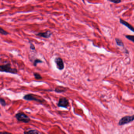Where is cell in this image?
I'll return each mask as SVG.
<instances>
[{
	"instance_id": "9a60e30c",
	"label": "cell",
	"mask_w": 134,
	"mask_h": 134,
	"mask_svg": "<svg viewBox=\"0 0 134 134\" xmlns=\"http://www.w3.org/2000/svg\"><path fill=\"white\" fill-rule=\"evenodd\" d=\"M0 33L3 35H7L9 34V33L8 32L4 30L1 27L0 28Z\"/></svg>"
},
{
	"instance_id": "7c38bea8",
	"label": "cell",
	"mask_w": 134,
	"mask_h": 134,
	"mask_svg": "<svg viewBox=\"0 0 134 134\" xmlns=\"http://www.w3.org/2000/svg\"><path fill=\"white\" fill-rule=\"evenodd\" d=\"M33 75L34 76L35 78L37 80H41L43 79L42 77L38 73H33Z\"/></svg>"
},
{
	"instance_id": "3957f363",
	"label": "cell",
	"mask_w": 134,
	"mask_h": 134,
	"mask_svg": "<svg viewBox=\"0 0 134 134\" xmlns=\"http://www.w3.org/2000/svg\"><path fill=\"white\" fill-rule=\"evenodd\" d=\"M15 117L18 121L25 123H28L30 121V119L28 116L23 113H18L16 114Z\"/></svg>"
},
{
	"instance_id": "8992f818",
	"label": "cell",
	"mask_w": 134,
	"mask_h": 134,
	"mask_svg": "<svg viewBox=\"0 0 134 134\" xmlns=\"http://www.w3.org/2000/svg\"><path fill=\"white\" fill-rule=\"evenodd\" d=\"M54 61L56 65V67L58 70L62 71L64 69V63L62 58L60 57L55 58Z\"/></svg>"
},
{
	"instance_id": "5bb4252c",
	"label": "cell",
	"mask_w": 134,
	"mask_h": 134,
	"mask_svg": "<svg viewBox=\"0 0 134 134\" xmlns=\"http://www.w3.org/2000/svg\"><path fill=\"white\" fill-rule=\"evenodd\" d=\"M125 36L126 38L129 40L134 43V35H126Z\"/></svg>"
},
{
	"instance_id": "ba28073f",
	"label": "cell",
	"mask_w": 134,
	"mask_h": 134,
	"mask_svg": "<svg viewBox=\"0 0 134 134\" xmlns=\"http://www.w3.org/2000/svg\"><path fill=\"white\" fill-rule=\"evenodd\" d=\"M119 22H120V23L121 24H122V25L125 26V27H127L128 28L129 30H131L132 31H133L134 32V27H133L131 25V24L129 23L128 22L126 21L123 20L122 19H120Z\"/></svg>"
},
{
	"instance_id": "7a4b0ae2",
	"label": "cell",
	"mask_w": 134,
	"mask_h": 134,
	"mask_svg": "<svg viewBox=\"0 0 134 134\" xmlns=\"http://www.w3.org/2000/svg\"><path fill=\"white\" fill-rule=\"evenodd\" d=\"M23 98L24 100L27 101H34L40 103H44L45 101V100L40 96L32 94H26L24 96Z\"/></svg>"
},
{
	"instance_id": "6da1fadb",
	"label": "cell",
	"mask_w": 134,
	"mask_h": 134,
	"mask_svg": "<svg viewBox=\"0 0 134 134\" xmlns=\"http://www.w3.org/2000/svg\"><path fill=\"white\" fill-rule=\"evenodd\" d=\"M0 71L1 72L9 73L12 74H17L18 72L17 69L12 68L11 64L10 63H8L0 66Z\"/></svg>"
},
{
	"instance_id": "4fadbf2b",
	"label": "cell",
	"mask_w": 134,
	"mask_h": 134,
	"mask_svg": "<svg viewBox=\"0 0 134 134\" xmlns=\"http://www.w3.org/2000/svg\"><path fill=\"white\" fill-rule=\"evenodd\" d=\"M43 62V61L40 59H36L35 60L34 62H33V65L35 67H36L37 64L39 63H42Z\"/></svg>"
},
{
	"instance_id": "d6986e66",
	"label": "cell",
	"mask_w": 134,
	"mask_h": 134,
	"mask_svg": "<svg viewBox=\"0 0 134 134\" xmlns=\"http://www.w3.org/2000/svg\"><path fill=\"white\" fill-rule=\"evenodd\" d=\"M0 134H13L12 133H10L8 132H6V131H4V132H1L0 133Z\"/></svg>"
},
{
	"instance_id": "e0dca14e",
	"label": "cell",
	"mask_w": 134,
	"mask_h": 134,
	"mask_svg": "<svg viewBox=\"0 0 134 134\" xmlns=\"http://www.w3.org/2000/svg\"><path fill=\"white\" fill-rule=\"evenodd\" d=\"M30 48L32 50H35V47L34 45L32 43H30Z\"/></svg>"
},
{
	"instance_id": "52a82bcc",
	"label": "cell",
	"mask_w": 134,
	"mask_h": 134,
	"mask_svg": "<svg viewBox=\"0 0 134 134\" xmlns=\"http://www.w3.org/2000/svg\"><path fill=\"white\" fill-rule=\"evenodd\" d=\"M52 35V33L50 31H47L45 32H39L36 34L37 36L43 37L45 38H48L50 37Z\"/></svg>"
},
{
	"instance_id": "9c48e42d",
	"label": "cell",
	"mask_w": 134,
	"mask_h": 134,
	"mask_svg": "<svg viewBox=\"0 0 134 134\" xmlns=\"http://www.w3.org/2000/svg\"><path fill=\"white\" fill-rule=\"evenodd\" d=\"M67 88L66 87L62 86H58L56 87L54 91L58 93L65 92L67 91Z\"/></svg>"
},
{
	"instance_id": "30bf717a",
	"label": "cell",
	"mask_w": 134,
	"mask_h": 134,
	"mask_svg": "<svg viewBox=\"0 0 134 134\" xmlns=\"http://www.w3.org/2000/svg\"><path fill=\"white\" fill-rule=\"evenodd\" d=\"M24 133V134H43L40 133L38 131L35 129H31L28 131H25Z\"/></svg>"
},
{
	"instance_id": "277c9868",
	"label": "cell",
	"mask_w": 134,
	"mask_h": 134,
	"mask_svg": "<svg viewBox=\"0 0 134 134\" xmlns=\"http://www.w3.org/2000/svg\"><path fill=\"white\" fill-rule=\"evenodd\" d=\"M134 121V115L132 116H127L122 118L119 121V124L122 125L132 122Z\"/></svg>"
},
{
	"instance_id": "5b68a950",
	"label": "cell",
	"mask_w": 134,
	"mask_h": 134,
	"mask_svg": "<svg viewBox=\"0 0 134 134\" xmlns=\"http://www.w3.org/2000/svg\"><path fill=\"white\" fill-rule=\"evenodd\" d=\"M69 105V102L67 98L65 97H62L60 98L59 102H58L57 105L58 107H60L67 108Z\"/></svg>"
},
{
	"instance_id": "ac0fdd59",
	"label": "cell",
	"mask_w": 134,
	"mask_h": 134,
	"mask_svg": "<svg viewBox=\"0 0 134 134\" xmlns=\"http://www.w3.org/2000/svg\"><path fill=\"white\" fill-rule=\"evenodd\" d=\"M112 2L113 3H115V4H118V3H120L121 2V0H114V1H112V0H109Z\"/></svg>"
},
{
	"instance_id": "8fae6325",
	"label": "cell",
	"mask_w": 134,
	"mask_h": 134,
	"mask_svg": "<svg viewBox=\"0 0 134 134\" xmlns=\"http://www.w3.org/2000/svg\"><path fill=\"white\" fill-rule=\"evenodd\" d=\"M115 41L118 46L124 47V44H123V42L121 39L119 38H116Z\"/></svg>"
},
{
	"instance_id": "2e32d148",
	"label": "cell",
	"mask_w": 134,
	"mask_h": 134,
	"mask_svg": "<svg viewBox=\"0 0 134 134\" xmlns=\"http://www.w3.org/2000/svg\"><path fill=\"white\" fill-rule=\"evenodd\" d=\"M0 103L1 105L3 106V107H5L6 105V101H5V100H4V99L2 98H0Z\"/></svg>"
}]
</instances>
